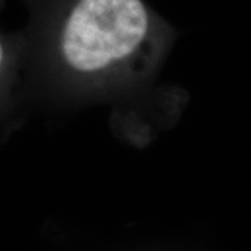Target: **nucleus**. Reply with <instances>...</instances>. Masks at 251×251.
<instances>
[{"instance_id": "f257e3e1", "label": "nucleus", "mask_w": 251, "mask_h": 251, "mask_svg": "<svg viewBox=\"0 0 251 251\" xmlns=\"http://www.w3.org/2000/svg\"><path fill=\"white\" fill-rule=\"evenodd\" d=\"M150 16L141 0H78L63 29V59L73 72L108 75L145 62Z\"/></svg>"}, {"instance_id": "f03ea898", "label": "nucleus", "mask_w": 251, "mask_h": 251, "mask_svg": "<svg viewBox=\"0 0 251 251\" xmlns=\"http://www.w3.org/2000/svg\"><path fill=\"white\" fill-rule=\"evenodd\" d=\"M4 64H6V50H4L3 42H1V39H0V78H1V75H3Z\"/></svg>"}]
</instances>
